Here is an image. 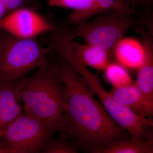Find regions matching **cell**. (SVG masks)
Wrapping results in <instances>:
<instances>
[{
	"mask_svg": "<svg viewBox=\"0 0 153 153\" xmlns=\"http://www.w3.org/2000/svg\"><path fill=\"white\" fill-rule=\"evenodd\" d=\"M6 13H7L2 3L0 1V20L4 16Z\"/></svg>",
	"mask_w": 153,
	"mask_h": 153,
	"instance_id": "cell-21",
	"label": "cell"
},
{
	"mask_svg": "<svg viewBox=\"0 0 153 153\" xmlns=\"http://www.w3.org/2000/svg\"><path fill=\"white\" fill-rule=\"evenodd\" d=\"M20 79L0 82V138L4 131L23 112Z\"/></svg>",
	"mask_w": 153,
	"mask_h": 153,
	"instance_id": "cell-8",
	"label": "cell"
},
{
	"mask_svg": "<svg viewBox=\"0 0 153 153\" xmlns=\"http://www.w3.org/2000/svg\"><path fill=\"white\" fill-rule=\"evenodd\" d=\"M103 71L105 79L114 88L126 86L134 82L128 70L115 61H110Z\"/></svg>",
	"mask_w": 153,
	"mask_h": 153,
	"instance_id": "cell-15",
	"label": "cell"
},
{
	"mask_svg": "<svg viewBox=\"0 0 153 153\" xmlns=\"http://www.w3.org/2000/svg\"><path fill=\"white\" fill-rule=\"evenodd\" d=\"M0 153H8L5 145L1 138H0Z\"/></svg>",
	"mask_w": 153,
	"mask_h": 153,
	"instance_id": "cell-20",
	"label": "cell"
},
{
	"mask_svg": "<svg viewBox=\"0 0 153 153\" xmlns=\"http://www.w3.org/2000/svg\"><path fill=\"white\" fill-rule=\"evenodd\" d=\"M57 131L50 124L24 111L9 125L1 139L8 153H43Z\"/></svg>",
	"mask_w": 153,
	"mask_h": 153,
	"instance_id": "cell-6",
	"label": "cell"
},
{
	"mask_svg": "<svg viewBox=\"0 0 153 153\" xmlns=\"http://www.w3.org/2000/svg\"><path fill=\"white\" fill-rule=\"evenodd\" d=\"M0 31V82L22 79L47 63L51 48L42 46L36 38H18Z\"/></svg>",
	"mask_w": 153,
	"mask_h": 153,
	"instance_id": "cell-4",
	"label": "cell"
},
{
	"mask_svg": "<svg viewBox=\"0 0 153 153\" xmlns=\"http://www.w3.org/2000/svg\"><path fill=\"white\" fill-rule=\"evenodd\" d=\"M4 7L7 13L24 7L25 0H0Z\"/></svg>",
	"mask_w": 153,
	"mask_h": 153,
	"instance_id": "cell-18",
	"label": "cell"
},
{
	"mask_svg": "<svg viewBox=\"0 0 153 153\" xmlns=\"http://www.w3.org/2000/svg\"><path fill=\"white\" fill-rule=\"evenodd\" d=\"M137 8L140 7L143 10V14H153V0H131Z\"/></svg>",
	"mask_w": 153,
	"mask_h": 153,
	"instance_id": "cell-19",
	"label": "cell"
},
{
	"mask_svg": "<svg viewBox=\"0 0 153 153\" xmlns=\"http://www.w3.org/2000/svg\"><path fill=\"white\" fill-rule=\"evenodd\" d=\"M68 45L75 57L86 66L103 70L111 61L110 54L106 50L92 44H80L74 41L72 32H66Z\"/></svg>",
	"mask_w": 153,
	"mask_h": 153,
	"instance_id": "cell-10",
	"label": "cell"
},
{
	"mask_svg": "<svg viewBox=\"0 0 153 153\" xmlns=\"http://www.w3.org/2000/svg\"><path fill=\"white\" fill-rule=\"evenodd\" d=\"M136 9L131 0H127L110 14L99 15L90 22L76 24L73 35L106 50L111 56L115 46L129 30L140 26L135 16Z\"/></svg>",
	"mask_w": 153,
	"mask_h": 153,
	"instance_id": "cell-3",
	"label": "cell"
},
{
	"mask_svg": "<svg viewBox=\"0 0 153 153\" xmlns=\"http://www.w3.org/2000/svg\"><path fill=\"white\" fill-rule=\"evenodd\" d=\"M118 102L128 108L140 117L152 120L153 103L149 101L134 82L122 87L113 88L109 91Z\"/></svg>",
	"mask_w": 153,
	"mask_h": 153,
	"instance_id": "cell-9",
	"label": "cell"
},
{
	"mask_svg": "<svg viewBox=\"0 0 153 153\" xmlns=\"http://www.w3.org/2000/svg\"><path fill=\"white\" fill-rule=\"evenodd\" d=\"M78 150L72 143L60 134L49 141L43 153H77Z\"/></svg>",
	"mask_w": 153,
	"mask_h": 153,
	"instance_id": "cell-16",
	"label": "cell"
},
{
	"mask_svg": "<svg viewBox=\"0 0 153 153\" xmlns=\"http://www.w3.org/2000/svg\"><path fill=\"white\" fill-rule=\"evenodd\" d=\"M142 38L146 57L142 65L137 70L134 83L149 101L153 103V35L142 27L137 30Z\"/></svg>",
	"mask_w": 153,
	"mask_h": 153,
	"instance_id": "cell-12",
	"label": "cell"
},
{
	"mask_svg": "<svg viewBox=\"0 0 153 153\" xmlns=\"http://www.w3.org/2000/svg\"><path fill=\"white\" fill-rule=\"evenodd\" d=\"M37 69L32 76L20 79L25 111L50 124L63 136L66 90L59 70L48 61Z\"/></svg>",
	"mask_w": 153,
	"mask_h": 153,
	"instance_id": "cell-2",
	"label": "cell"
},
{
	"mask_svg": "<svg viewBox=\"0 0 153 153\" xmlns=\"http://www.w3.org/2000/svg\"><path fill=\"white\" fill-rule=\"evenodd\" d=\"M0 47H1V31H0Z\"/></svg>",
	"mask_w": 153,
	"mask_h": 153,
	"instance_id": "cell-22",
	"label": "cell"
},
{
	"mask_svg": "<svg viewBox=\"0 0 153 153\" xmlns=\"http://www.w3.org/2000/svg\"><path fill=\"white\" fill-rule=\"evenodd\" d=\"M153 138L145 141L127 139L115 142L94 153H152Z\"/></svg>",
	"mask_w": 153,
	"mask_h": 153,
	"instance_id": "cell-14",
	"label": "cell"
},
{
	"mask_svg": "<svg viewBox=\"0 0 153 153\" xmlns=\"http://www.w3.org/2000/svg\"><path fill=\"white\" fill-rule=\"evenodd\" d=\"M111 56L128 70L137 71L144 61L146 50L142 41L124 37L115 46Z\"/></svg>",
	"mask_w": 153,
	"mask_h": 153,
	"instance_id": "cell-11",
	"label": "cell"
},
{
	"mask_svg": "<svg viewBox=\"0 0 153 153\" xmlns=\"http://www.w3.org/2000/svg\"><path fill=\"white\" fill-rule=\"evenodd\" d=\"M55 29L44 17L26 7L9 13L0 20V30L19 38H36Z\"/></svg>",
	"mask_w": 153,
	"mask_h": 153,
	"instance_id": "cell-7",
	"label": "cell"
},
{
	"mask_svg": "<svg viewBox=\"0 0 153 153\" xmlns=\"http://www.w3.org/2000/svg\"><path fill=\"white\" fill-rule=\"evenodd\" d=\"M52 7L70 9L73 12L69 15L70 22L76 25L88 21L91 17L98 13L94 0H47Z\"/></svg>",
	"mask_w": 153,
	"mask_h": 153,
	"instance_id": "cell-13",
	"label": "cell"
},
{
	"mask_svg": "<svg viewBox=\"0 0 153 153\" xmlns=\"http://www.w3.org/2000/svg\"><path fill=\"white\" fill-rule=\"evenodd\" d=\"M56 65L66 90L63 137L77 149L92 153L111 143L129 139V134L96 100L79 72L64 59Z\"/></svg>",
	"mask_w": 153,
	"mask_h": 153,
	"instance_id": "cell-1",
	"label": "cell"
},
{
	"mask_svg": "<svg viewBox=\"0 0 153 153\" xmlns=\"http://www.w3.org/2000/svg\"><path fill=\"white\" fill-rule=\"evenodd\" d=\"M98 13L120 7L126 0H94Z\"/></svg>",
	"mask_w": 153,
	"mask_h": 153,
	"instance_id": "cell-17",
	"label": "cell"
},
{
	"mask_svg": "<svg viewBox=\"0 0 153 153\" xmlns=\"http://www.w3.org/2000/svg\"><path fill=\"white\" fill-rule=\"evenodd\" d=\"M67 61L85 79L92 93L98 97L110 116L118 125L128 132L131 138L140 141L146 140V128L153 126L152 120L140 117L128 108L118 102L109 91L102 86L96 74L76 59L73 54Z\"/></svg>",
	"mask_w": 153,
	"mask_h": 153,
	"instance_id": "cell-5",
	"label": "cell"
}]
</instances>
